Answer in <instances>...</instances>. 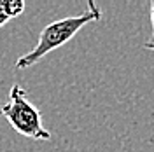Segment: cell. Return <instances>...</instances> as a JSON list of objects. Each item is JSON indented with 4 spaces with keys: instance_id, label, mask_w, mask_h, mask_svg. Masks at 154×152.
Wrapping results in <instances>:
<instances>
[{
    "instance_id": "1",
    "label": "cell",
    "mask_w": 154,
    "mask_h": 152,
    "mask_svg": "<svg viewBox=\"0 0 154 152\" xmlns=\"http://www.w3.org/2000/svg\"><path fill=\"white\" fill-rule=\"evenodd\" d=\"M100 18H102V9L96 5L93 0H89L88 2V9L84 12H81L77 16H68V18H63V19H56V21L46 25L42 28V32H40V35H38L35 47L32 49L30 53L18 58L16 68L18 70H26V68L33 67L44 56H48L51 51L65 46L70 38H74V35L84 25L98 21Z\"/></svg>"
},
{
    "instance_id": "2",
    "label": "cell",
    "mask_w": 154,
    "mask_h": 152,
    "mask_svg": "<svg viewBox=\"0 0 154 152\" xmlns=\"http://www.w3.org/2000/svg\"><path fill=\"white\" fill-rule=\"evenodd\" d=\"M0 112L7 119L11 128L19 135L32 140H51V133L42 123L40 110L28 100V93L23 86H11L9 102L2 105Z\"/></svg>"
},
{
    "instance_id": "3",
    "label": "cell",
    "mask_w": 154,
    "mask_h": 152,
    "mask_svg": "<svg viewBox=\"0 0 154 152\" xmlns=\"http://www.w3.org/2000/svg\"><path fill=\"white\" fill-rule=\"evenodd\" d=\"M25 2L23 0H0V28L9 23L11 19L18 18L25 11Z\"/></svg>"
},
{
    "instance_id": "4",
    "label": "cell",
    "mask_w": 154,
    "mask_h": 152,
    "mask_svg": "<svg viewBox=\"0 0 154 152\" xmlns=\"http://www.w3.org/2000/svg\"><path fill=\"white\" fill-rule=\"evenodd\" d=\"M149 7H151V23H152V35L149 37V40L144 44L145 49H149V51H154V0H151V4H149Z\"/></svg>"
}]
</instances>
